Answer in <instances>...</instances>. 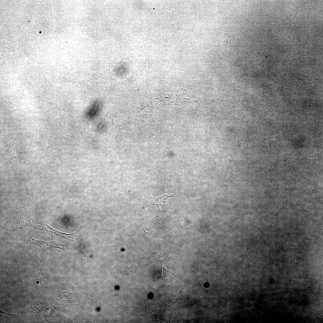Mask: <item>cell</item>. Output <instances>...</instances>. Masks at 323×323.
<instances>
[{
  "instance_id": "1",
  "label": "cell",
  "mask_w": 323,
  "mask_h": 323,
  "mask_svg": "<svg viewBox=\"0 0 323 323\" xmlns=\"http://www.w3.org/2000/svg\"><path fill=\"white\" fill-rule=\"evenodd\" d=\"M27 237L28 243L39 246L44 251L46 250L49 249L54 248L63 249V247L62 246L63 245L54 242H44L40 240H36L32 238L29 233Z\"/></svg>"
},
{
  "instance_id": "2",
  "label": "cell",
  "mask_w": 323,
  "mask_h": 323,
  "mask_svg": "<svg viewBox=\"0 0 323 323\" xmlns=\"http://www.w3.org/2000/svg\"><path fill=\"white\" fill-rule=\"evenodd\" d=\"M159 257V261L162 269V273L161 278L162 281L164 283L170 285L172 283L176 281H179L174 278L171 274L170 272L167 270L163 266L162 262L161 260V258L162 257L159 256L157 255Z\"/></svg>"
},
{
  "instance_id": "3",
  "label": "cell",
  "mask_w": 323,
  "mask_h": 323,
  "mask_svg": "<svg viewBox=\"0 0 323 323\" xmlns=\"http://www.w3.org/2000/svg\"><path fill=\"white\" fill-rule=\"evenodd\" d=\"M99 103L98 100L93 102L86 113V116L88 119L94 118L98 115L99 110Z\"/></svg>"
},
{
  "instance_id": "4",
  "label": "cell",
  "mask_w": 323,
  "mask_h": 323,
  "mask_svg": "<svg viewBox=\"0 0 323 323\" xmlns=\"http://www.w3.org/2000/svg\"><path fill=\"white\" fill-rule=\"evenodd\" d=\"M140 223H141V222H140ZM141 227H142V228H143V230L144 231V234L143 235V236H144V235L145 234H148V233H150L149 232H146V231H144V228H143V227H142L141 225Z\"/></svg>"
}]
</instances>
